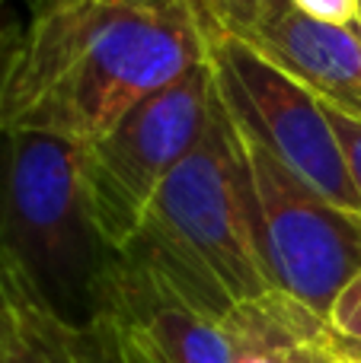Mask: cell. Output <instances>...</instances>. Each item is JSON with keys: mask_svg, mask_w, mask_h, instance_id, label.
<instances>
[{"mask_svg": "<svg viewBox=\"0 0 361 363\" xmlns=\"http://www.w3.org/2000/svg\"><path fill=\"white\" fill-rule=\"evenodd\" d=\"M205 51L195 4L134 10L80 0L32 10L26 29L0 42V134L38 131L83 150L198 67Z\"/></svg>", "mask_w": 361, "mask_h": 363, "instance_id": "cell-1", "label": "cell"}, {"mask_svg": "<svg viewBox=\"0 0 361 363\" xmlns=\"http://www.w3.org/2000/svg\"><path fill=\"white\" fill-rule=\"evenodd\" d=\"M93 325H96V322H93ZM96 328H99V325H96ZM99 332H102V328H99ZM102 335H106V332H102ZM106 341H109V335H106ZM109 351H112V363H125V360H122V354L112 347V341H109Z\"/></svg>", "mask_w": 361, "mask_h": 363, "instance_id": "cell-18", "label": "cell"}, {"mask_svg": "<svg viewBox=\"0 0 361 363\" xmlns=\"http://www.w3.org/2000/svg\"><path fill=\"white\" fill-rule=\"evenodd\" d=\"M234 363H333V325L281 290L247 300L221 319Z\"/></svg>", "mask_w": 361, "mask_h": 363, "instance_id": "cell-10", "label": "cell"}, {"mask_svg": "<svg viewBox=\"0 0 361 363\" xmlns=\"http://www.w3.org/2000/svg\"><path fill=\"white\" fill-rule=\"evenodd\" d=\"M333 363H355V360H352V357H345L343 351H336V357H333Z\"/></svg>", "mask_w": 361, "mask_h": 363, "instance_id": "cell-19", "label": "cell"}, {"mask_svg": "<svg viewBox=\"0 0 361 363\" xmlns=\"http://www.w3.org/2000/svg\"><path fill=\"white\" fill-rule=\"evenodd\" d=\"M330 325L343 338L361 341V271L349 281V287L339 294L336 306L330 313Z\"/></svg>", "mask_w": 361, "mask_h": 363, "instance_id": "cell-12", "label": "cell"}, {"mask_svg": "<svg viewBox=\"0 0 361 363\" xmlns=\"http://www.w3.org/2000/svg\"><path fill=\"white\" fill-rule=\"evenodd\" d=\"M90 322L125 363H234L221 319L202 313L134 252H119L96 287Z\"/></svg>", "mask_w": 361, "mask_h": 363, "instance_id": "cell-7", "label": "cell"}, {"mask_svg": "<svg viewBox=\"0 0 361 363\" xmlns=\"http://www.w3.org/2000/svg\"><path fill=\"white\" fill-rule=\"evenodd\" d=\"M320 106H323L333 134H336V140H339V150H343V163L352 179V188H355L361 198V115L349 112V108L336 106V102H330V99H320Z\"/></svg>", "mask_w": 361, "mask_h": 363, "instance_id": "cell-11", "label": "cell"}, {"mask_svg": "<svg viewBox=\"0 0 361 363\" xmlns=\"http://www.w3.org/2000/svg\"><path fill=\"white\" fill-rule=\"evenodd\" d=\"M291 10V0H256V23L253 26H266L272 19H279L281 13ZM249 26V29H253Z\"/></svg>", "mask_w": 361, "mask_h": 363, "instance_id": "cell-16", "label": "cell"}, {"mask_svg": "<svg viewBox=\"0 0 361 363\" xmlns=\"http://www.w3.org/2000/svg\"><path fill=\"white\" fill-rule=\"evenodd\" d=\"M291 6L320 19V23H336V26L358 23V0H291Z\"/></svg>", "mask_w": 361, "mask_h": 363, "instance_id": "cell-14", "label": "cell"}, {"mask_svg": "<svg viewBox=\"0 0 361 363\" xmlns=\"http://www.w3.org/2000/svg\"><path fill=\"white\" fill-rule=\"evenodd\" d=\"M0 140V252L58 313L87 322L115 252L90 220L80 147L38 131H10Z\"/></svg>", "mask_w": 361, "mask_h": 363, "instance_id": "cell-3", "label": "cell"}, {"mask_svg": "<svg viewBox=\"0 0 361 363\" xmlns=\"http://www.w3.org/2000/svg\"><path fill=\"white\" fill-rule=\"evenodd\" d=\"M125 252L147 258L215 319L275 290L262 258L240 138L221 102L202 140L160 185Z\"/></svg>", "mask_w": 361, "mask_h": 363, "instance_id": "cell-2", "label": "cell"}, {"mask_svg": "<svg viewBox=\"0 0 361 363\" xmlns=\"http://www.w3.org/2000/svg\"><path fill=\"white\" fill-rule=\"evenodd\" d=\"M0 363H112V351L93 322L61 315L0 252Z\"/></svg>", "mask_w": 361, "mask_h": 363, "instance_id": "cell-9", "label": "cell"}, {"mask_svg": "<svg viewBox=\"0 0 361 363\" xmlns=\"http://www.w3.org/2000/svg\"><path fill=\"white\" fill-rule=\"evenodd\" d=\"M237 138L275 290L330 322L339 294L361 271V217L330 204L247 134L237 131Z\"/></svg>", "mask_w": 361, "mask_h": 363, "instance_id": "cell-6", "label": "cell"}, {"mask_svg": "<svg viewBox=\"0 0 361 363\" xmlns=\"http://www.w3.org/2000/svg\"><path fill=\"white\" fill-rule=\"evenodd\" d=\"M234 32V29H230ZM301 80L313 96L361 115V29L320 23L301 10H288L266 26L237 32Z\"/></svg>", "mask_w": 361, "mask_h": 363, "instance_id": "cell-8", "label": "cell"}, {"mask_svg": "<svg viewBox=\"0 0 361 363\" xmlns=\"http://www.w3.org/2000/svg\"><path fill=\"white\" fill-rule=\"evenodd\" d=\"M336 335V332H333ZM336 351H343L345 357H352L355 363H361V341L355 338H343V335H336Z\"/></svg>", "mask_w": 361, "mask_h": 363, "instance_id": "cell-17", "label": "cell"}, {"mask_svg": "<svg viewBox=\"0 0 361 363\" xmlns=\"http://www.w3.org/2000/svg\"><path fill=\"white\" fill-rule=\"evenodd\" d=\"M215 108V80L202 61L80 150L90 220L109 252L119 255L134 242L160 185L202 140Z\"/></svg>", "mask_w": 361, "mask_h": 363, "instance_id": "cell-4", "label": "cell"}, {"mask_svg": "<svg viewBox=\"0 0 361 363\" xmlns=\"http://www.w3.org/2000/svg\"><path fill=\"white\" fill-rule=\"evenodd\" d=\"M198 6L205 29V61L215 93L240 134L266 147L304 185L339 211L361 217V198L345 172L343 150L320 99L253 42L224 29Z\"/></svg>", "mask_w": 361, "mask_h": 363, "instance_id": "cell-5", "label": "cell"}, {"mask_svg": "<svg viewBox=\"0 0 361 363\" xmlns=\"http://www.w3.org/2000/svg\"><path fill=\"white\" fill-rule=\"evenodd\" d=\"M208 16H215L224 29L247 32L256 23V0H198Z\"/></svg>", "mask_w": 361, "mask_h": 363, "instance_id": "cell-13", "label": "cell"}, {"mask_svg": "<svg viewBox=\"0 0 361 363\" xmlns=\"http://www.w3.org/2000/svg\"><path fill=\"white\" fill-rule=\"evenodd\" d=\"M61 4H80V0H36L32 10H48V6H61ZM99 4H122V6H134V10H176V6H189L198 0H99Z\"/></svg>", "mask_w": 361, "mask_h": 363, "instance_id": "cell-15", "label": "cell"}, {"mask_svg": "<svg viewBox=\"0 0 361 363\" xmlns=\"http://www.w3.org/2000/svg\"><path fill=\"white\" fill-rule=\"evenodd\" d=\"M4 6H6V0H0V13H4ZM0 42H4V32H0Z\"/></svg>", "mask_w": 361, "mask_h": 363, "instance_id": "cell-20", "label": "cell"}, {"mask_svg": "<svg viewBox=\"0 0 361 363\" xmlns=\"http://www.w3.org/2000/svg\"><path fill=\"white\" fill-rule=\"evenodd\" d=\"M358 29H361V0H358Z\"/></svg>", "mask_w": 361, "mask_h": 363, "instance_id": "cell-21", "label": "cell"}]
</instances>
